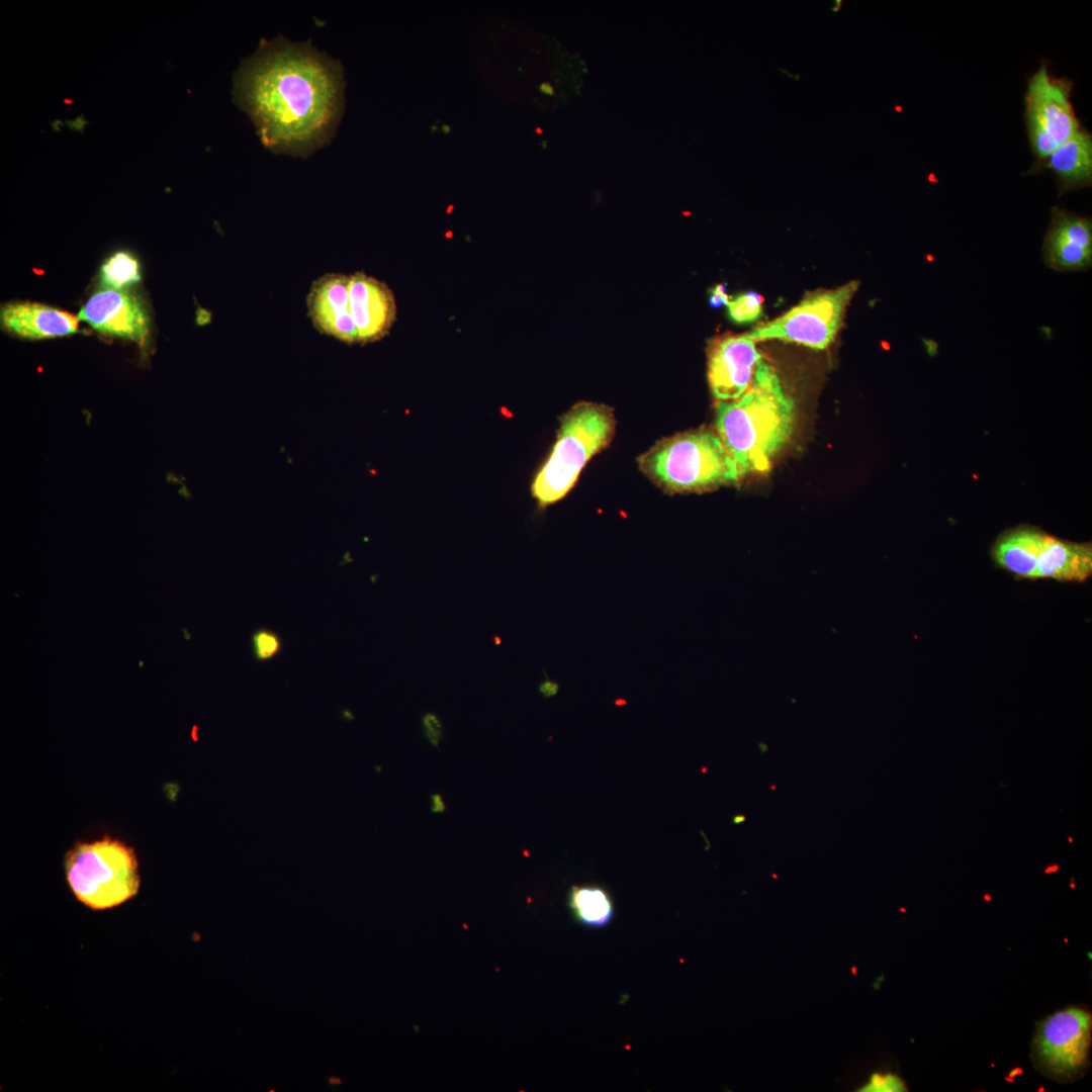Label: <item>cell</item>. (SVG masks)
I'll return each instance as SVG.
<instances>
[{
	"label": "cell",
	"mask_w": 1092,
	"mask_h": 1092,
	"mask_svg": "<svg viewBox=\"0 0 1092 1092\" xmlns=\"http://www.w3.org/2000/svg\"><path fill=\"white\" fill-rule=\"evenodd\" d=\"M338 61L310 40L261 39L234 75V101L247 112L265 148L307 158L328 145L343 109Z\"/></svg>",
	"instance_id": "1"
},
{
	"label": "cell",
	"mask_w": 1092,
	"mask_h": 1092,
	"mask_svg": "<svg viewBox=\"0 0 1092 1092\" xmlns=\"http://www.w3.org/2000/svg\"><path fill=\"white\" fill-rule=\"evenodd\" d=\"M794 423L795 402L764 359L739 398L718 401L715 406L716 433L741 475L768 471L772 459L789 442Z\"/></svg>",
	"instance_id": "2"
},
{
	"label": "cell",
	"mask_w": 1092,
	"mask_h": 1092,
	"mask_svg": "<svg viewBox=\"0 0 1092 1092\" xmlns=\"http://www.w3.org/2000/svg\"><path fill=\"white\" fill-rule=\"evenodd\" d=\"M638 465L668 493L709 491L742 476L717 433L705 428L662 438L639 456Z\"/></svg>",
	"instance_id": "3"
},
{
	"label": "cell",
	"mask_w": 1092,
	"mask_h": 1092,
	"mask_svg": "<svg viewBox=\"0 0 1092 1092\" xmlns=\"http://www.w3.org/2000/svg\"><path fill=\"white\" fill-rule=\"evenodd\" d=\"M615 430L614 411L605 403L580 401L560 418L551 454L532 484L539 507L552 505L568 493L587 461L611 443Z\"/></svg>",
	"instance_id": "4"
},
{
	"label": "cell",
	"mask_w": 1092,
	"mask_h": 1092,
	"mask_svg": "<svg viewBox=\"0 0 1092 1092\" xmlns=\"http://www.w3.org/2000/svg\"><path fill=\"white\" fill-rule=\"evenodd\" d=\"M65 872L74 896L93 910L126 902L141 883L134 850L109 836L75 844L65 856Z\"/></svg>",
	"instance_id": "5"
},
{
	"label": "cell",
	"mask_w": 1092,
	"mask_h": 1092,
	"mask_svg": "<svg viewBox=\"0 0 1092 1092\" xmlns=\"http://www.w3.org/2000/svg\"><path fill=\"white\" fill-rule=\"evenodd\" d=\"M858 286L859 281L853 280L836 289L812 293L778 318L746 334L755 342L781 340L826 349L834 341Z\"/></svg>",
	"instance_id": "6"
},
{
	"label": "cell",
	"mask_w": 1092,
	"mask_h": 1092,
	"mask_svg": "<svg viewBox=\"0 0 1092 1092\" xmlns=\"http://www.w3.org/2000/svg\"><path fill=\"white\" fill-rule=\"evenodd\" d=\"M1090 1041V1014L1068 1008L1040 1022L1033 1040V1056L1044 1071L1072 1076L1085 1066Z\"/></svg>",
	"instance_id": "7"
},
{
	"label": "cell",
	"mask_w": 1092,
	"mask_h": 1092,
	"mask_svg": "<svg viewBox=\"0 0 1092 1092\" xmlns=\"http://www.w3.org/2000/svg\"><path fill=\"white\" fill-rule=\"evenodd\" d=\"M707 356L708 381L717 402L739 398L750 386L756 367L763 359L756 342L747 334L713 338L708 344Z\"/></svg>",
	"instance_id": "8"
},
{
	"label": "cell",
	"mask_w": 1092,
	"mask_h": 1092,
	"mask_svg": "<svg viewBox=\"0 0 1092 1092\" xmlns=\"http://www.w3.org/2000/svg\"><path fill=\"white\" fill-rule=\"evenodd\" d=\"M1072 82L1041 67L1029 78L1025 117L1038 123L1060 146L1081 129L1070 101Z\"/></svg>",
	"instance_id": "9"
},
{
	"label": "cell",
	"mask_w": 1092,
	"mask_h": 1092,
	"mask_svg": "<svg viewBox=\"0 0 1092 1092\" xmlns=\"http://www.w3.org/2000/svg\"><path fill=\"white\" fill-rule=\"evenodd\" d=\"M348 289L358 343L368 344L383 339L396 320V301L392 290L383 281L362 271L349 275Z\"/></svg>",
	"instance_id": "10"
},
{
	"label": "cell",
	"mask_w": 1092,
	"mask_h": 1092,
	"mask_svg": "<svg viewBox=\"0 0 1092 1092\" xmlns=\"http://www.w3.org/2000/svg\"><path fill=\"white\" fill-rule=\"evenodd\" d=\"M80 321L104 335L142 342L147 336L149 318L138 298L124 290L107 288L96 291L80 309Z\"/></svg>",
	"instance_id": "11"
},
{
	"label": "cell",
	"mask_w": 1092,
	"mask_h": 1092,
	"mask_svg": "<svg viewBox=\"0 0 1092 1092\" xmlns=\"http://www.w3.org/2000/svg\"><path fill=\"white\" fill-rule=\"evenodd\" d=\"M1044 237L1045 265L1058 272L1087 270L1092 264L1091 219L1054 206Z\"/></svg>",
	"instance_id": "12"
},
{
	"label": "cell",
	"mask_w": 1092,
	"mask_h": 1092,
	"mask_svg": "<svg viewBox=\"0 0 1092 1092\" xmlns=\"http://www.w3.org/2000/svg\"><path fill=\"white\" fill-rule=\"evenodd\" d=\"M349 276L327 273L310 286L306 298L310 321L316 331L343 343H358L349 305Z\"/></svg>",
	"instance_id": "13"
},
{
	"label": "cell",
	"mask_w": 1092,
	"mask_h": 1092,
	"mask_svg": "<svg viewBox=\"0 0 1092 1092\" xmlns=\"http://www.w3.org/2000/svg\"><path fill=\"white\" fill-rule=\"evenodd\" d=\"M2 326L27 339L63 337L78 332L79 317L38 302H14L1 307Z\"/></svg>",
	"instance_id": "14"
},
{
	"label": "cell",
	"mask_w": 1092,
	"mask_h": 1092,
	"mask_svg": "<svg viewBox=\"0 0 1092 1092\" xmlns=\"http://www.w3.org/2000/svg\"><path fill=\"white\" fill-rule=\"evenodd\" d=\"M1092 574V544L1060 539L1048 533L1038 555L1035 579L1081 583Z\"/></svg>",
	"instance_id": "15"
},
{
	"label": "cell",
	"mask_w": 1092,
	"mask_h": 1092,
	"mask_svg": "<svg viewBox=\"0 0 1092 1092\" xmlns=\"http://www.w3.org/2000/svg\"><path fill=\"white\" fill-rule=\"evenodd\" d=\"M1051 170L1057 177L1060 195L1088 187L1092 182V139L1080 129L1051 155L1038 161L1032 173Z\"/></svg>",
	"instance_id": "16"
},
{
	"label": "cell",
	"mask_w": 1092,
	"mask_h": 1092,
	"mask_svg": "<svg viewBox=\"0 0 1092 1092\" xmlns=\"http://www.w3.org/2000/svg\"><path fill=\"white\" fill-rule=\"evenodd\" d=\"M1048 533L1019 525L1001 533L991 547L994 563L1018 579L1035 580L1036 563Z\"/></svg>",
	"instance_id": "17"
},
{
	"label": "cell",
	"mask_w": 1092,
	"mask_h": 1092,
	"mask_svg": "<svg viewBox=\"0 0 1092 1092\" xmlns=\"http://www.w3.org/2000/svg\"><path fill=\"white\" fill-rule=\"evenodd\" d=\"M568 905L574 918L592 928L607 926L615 915L610 894L601 886L582 885L571 887Z\"/></svg>",
	"instance_id": "18"
},
{
	"label": "cell",
	"mask_w": 1092,
	"mask_h": 1092,
	"mask_svg": "<svg viewBox=\"0 0 1092 1092\" xmlns=\"http://www.w3.org/2000/svg\"><path fill=\"white\" fill-rule=\"evenodd\" d=\"M139 263L126 252H117L101 267V280L107 288L119 289L140 281Z\"/></svg>",
	"instance_id": "19"
},
{
	"label": "cell",
	"mask_w": 1092,
	"mask_h": 1092,
	"mask_svg": "<svg viewBox=\"0 0 1092 1092\" xmlns=\"http://www.w3.org/2000/svg\"><path fill=\"white\" fill-rule=\"evenodd\" d=\"M728 315L736 324H746L757 320L762 312V298L749 291L730 298L727 303Z\"/></svg>",
	"instance_id": "20"
},
{
	"label": "cell",
	"mask_w": 1092,
	"mask_h": 1092,
	"mask_svg": "<svg viewBox=\"0 0 1092 1092\" xmlns=\"http://www.w3.org/2000/svg\"><path fill=\"white\" fill-rule=\"evenodd\" d=\"M251 642L254 658L259 662L275 658L283 649L281 637L277 632L269 628L263 627L255 630Z\"/></svg>",
	"instance_id": "21"
},
{
	"label": "cell",
	"mask_w": 1092,
	"mask_h": 1092,
	"mask_svg": "<svg viewBox=\"0 0 1092 1092\" xmlns=\"http://www.w3.org/2000/svg\"><path fill=\"white\" fill-rule=\"evenodd\" d=\"M903 1082L892 1074H874L860 1091L889 1092L904 1090Z\"/></svg>",
	"instance_id": "22"
},
{
	"label": "cell",
	"mask_w": 1092,
	"mask_h": 1092,
	"mask_svg": "<svg viewBox=\"0 0 1092 1092\" xmlns=\"http://www.w3.org/2000/svg\"><path fill=\"white\" fill-rule=\"evenodd\" d=\"M425 736L433 746H438L443 735V726L439 717L434 713H426L422 718Z\"/></svg>",
	"instance_id": "23"
},
{
	"label": "cell",
	"mask_w": 1092,
	"mask_h": 1092,
	"mask_svg": "<svg viewBox=\"0 0 1092 1092\" xmlns=\"http://www.w3.org/2000/svg\"><path fill=\"white\" fill-rule=\"evenodd\" d=\"M729 300H730V297L726 293V289H725L724 285L717 284L716 286H714L711 289V294H710V298H709V302H710L711 306L720 307L723 304L727 305Z\"/></svg>",
	"instance_id": "24"
},
{
	"label": "cell",
	"mask_w": 1092,
	"mask_h": 1092,
	"mask_svg": "<svg viewBox=\"0 0 1092 1092\" xmlns=\"http://www.w3.org/2000/svg\"><path fill=\"white\" fill-rule=\"evenodd\" d=\"M543 673L545 675V679L542 680L538 686L539 693L544 698L554 697L559 692V682L549 678L545 671H543Z\"/></svg>",
	"instance_id": "25"
},
{
	"label": "cell",
	"mask_w": 1092,
	"mask_h": 1092,
	"mask_svg": "<svg viewBox=\"0 0 1092 1092\" xmlns=\"http://www.w3.org/2000/svg\"><path fill=\"white\" fill-rule=\"evenodd\" d=\"M431 803H432V810L434 812H443L445 810V805H444V802H443L441 796H439L437 794L433 795L432 799H431Z\"/></svg>",
	"instance_id": "26"
},
{
	"label": "cell",
	"mask_w": 1092,
	"mask_h": 1092,
	"mask_svg": "<svg viewBox=\"0 0 1092 1092\" xmlns=\"http://www.w3.org/2000/svg\"><path fill=\"white\" fill-rule=\"evenodd\" d=\"M540 90L546 95H553L554 93L552 86L548 83L541 84Z\"/></svg>",
	"instance_id": "27"
},
{
	"label": "cell",
	"mask_w": 1092,
	"mask_h": 1092,
	"mask_svg": "<svg viewBox=\"0 0 1092 1092\" xmlns=\"http://www.w3.org/2000/svg\"><path fill=\"white\" fill-rule=\"evenodd\" d=\"M328 1082H329L330 1085L340 1084L341 1083L340 1079L337 1078V1077H330L328 1079Z\"/></svg>",
	"instance_id": "28"
},
{
	"label": "cell",
	"mask_w": 1092,
	"mask_h": 1092,
	"mask_svg": "<svg viewBox=\"0 0 1092 1092\" xmlns=\"http://www.w3.org/2000/svg\"><path fill=\"white\" fill-rule=\"evenodd\" d=\"M196 730H197V727H196V726H193V737H194L193 739H194L195 741L197 740V738L195 737V736H196Z\"/></svg>",
	"instance_id": "29"
},
{
	"label": "cell",
	"mask_w": 1092,
	"mask_h": 1092,
	"mask_svg": "<svg viewBox=\"0 0 1092 1092\" xmlns=\"http://www.w3.org/2000/svg\"><path fill=\"white\" fill-rule=\"evenodd\" d=\"M444 129H445V131H446V132L448 133V132H449V130H450V127H449V126H443V130H444Z\"/></svg>",
	"instance_id": "30"
},
{
	"label": "cell",
	"mask_w": 1092,
	"mask_h": 1092,
	"mask_svg": "<svg viewBox=\"0 0 1092 1092\" xmlns=\"http://www.w3.org/2000/svg\"><path fill=\"white\" fill-rule=\"evenodd\" d=\"M1069 841H1070V842H1073V838L1069 837Z\"/></svg>",
	"instance_id": "31"
}]
</instances>
